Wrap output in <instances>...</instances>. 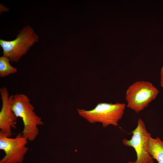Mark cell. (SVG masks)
I'll use <instances>...</instances> for the list:
<instances>
[{
    "label": "cell",
    "mask_w": 163,
    "mask_h": 163,
    "mask_svg": "<svg viewBox=\"0 0 163 163\" xmlns=\"http://www.w3.org/2000/svg\"><path fill=\"white\" fill-rule=\"evenodd\" d=\"M160 84L161 86L163 89V65L162 66L161 70Z\"/></svg>",
    "instance_id": "cell-10"
},
{
    "label": "cell",
    "mask_w": 163,
    "mask_h": 163,
    "mask_svg": "<svg viewBox=\"0 0 163 163\" xmlns=\"http://www.w3.org/2000/svg\"><path fill=\"white\" fill-rule=\"evenodd\" d=\"M149 153L153 158L158 163H163V141L157 137L153 139L150 137L147 144Z\"/></svg>",
    "instance_id": "cell-8"
},
{
    "label": "cell",
    "mask_w": 163,
    "mask_h": 163,
    "mask_svg": "<svg viewBox=\"0 0 163 163\" xmlns=\"http://www.w3.org/2000/svg\"><path fill=\"white\" fill-rule=\"evenodd\" d=\"M12 108L17 117L22 119L24 129L21 133L23 136L28 141L34 140L39 133L38 126L43 125L44 123L34 112V107L29 97L22 94L13 95Z\"/></svg>",
    "instance_id": "cell-1"
},
{
    "label": "cell",
    "mask_w": 163,
    "mask_h": 163,
    "mask_svg": "<svg viewBox=\"0 0 163 163\" xmlns=\"http://www.w3.org/2000/svg\"><path fill=\"white\" fill-rule=\"evenodd\" d=\"M2 105L0 112V132L10 137L12 129L17 127V117L12 108L13 95H10L7 88L5 87L0 88Z\"/></svg>",
    "instance_id": "cell-7"
},
{
    "label": "cell",
    "mask_w": 163,
    "mask_h": 163,
    "mask_svg": "<svg viewBox=\"0 0 163 163\" xmlns=\"http://www.w3.org/2000/svg\"><path fill=\"white\" fill-rule=\"evenodd\" d=\"M10 62V59L7 57L3 56L0 57V77H5L17 72V69L12 66Z\"/></svg>",
    "instance_id": "cell-9"
},
{
    "label": "cell",
    "mask_w": 163,
    "mask_h": 163,
    "mask_svg": "<svg viewBox=\"0 0 163 163\" xmlns=\"http://www.w3.org/2000/svg\"><path fill=\"white\" fill-rule=\"evenodd\" d=\"M125 107L124 103H100L92 110L77 108V110L79 115L88 122L92 123H100L104 128H106L110 125H118Z\"/></svg>",
    "instance_id": "cell-2"
},
{
    "label": "cell",
    "mask_w": 163,
    "mask_h": 163,
    "mask_svg": "<svg viewBox=\"0 0 163 163\" xmlns=\"http://www.w3.org/2000/svg\"><path fill=\"white\" fill-rule=\"evenodd\" d=\"M8 11V8L5 7L2 4H0V12L7 11Z\"/></svg>",
    "instance_id": "cell-11"
},
{
    "label": "cell",
    "mask_w": 163,
    "mask_h": 163,
    "mask_svg": "<svg viewBox=\"0 0 163 163\" xmlns=\"http://www.w3.org/2000/svg\"><path fill=\"white\" fill-rule=\"evenodd\" d=\"M39 40L38 35L33 28L29 25L25 26L19 31L13 40H0L3 56L9 58L11 62H18Z\"/></svg>",
    "instance_id": "cell-3"
},
{
    "label": "cell",
    "mask_w": 163,
    "mask_h": 163,
    "mask_svg": "<svg viewBox=\"0 0 163 163\" xmlns=\"http://www.w3.org/2000/svg\"><path fill=\"white\" fill-rule=\"evenodd\" d=\"M159 91L148 81H137L127 89V107L138 113L147 107L157 96Z\"/></svg>",
    "instance_id": "cell-4"
},
{
    "label": "cell",
    "mask_w": 163,
    "mask_h": 163,
    "mask_svg": "<svg viewBox=\"0 0 163 163\" xmlns=\"http://www.w3.org/2000/svg\"><path fill=\"white\" fill-rule=\"evenodd\" d=\"M137 126L132 132L133 136L130 139H124L123 144L134 148L137 155L135 161H128V163H154L153 158L149 155L147 144L151 134L147 131L145 124L140 118L138 120Z\"/></svg>",
    "instance_id": "cell-6"
},
{
    "label": "cell",
    "mask_w": 163,
    "mask_h": 163,
    "mask_svg": "<svg viewBox=\"0 0 163 163\" xmlns=\"http://www.w3.org/2000/svg\"><path fill=\"white\" fill-rule=\"evenodd\" d=\"M28 141L21 133L11 138L0 132V149L5 153L0 163H22L29 150Z\"/></svg>",
    "instance_id": "cell-5"
}]
</instances>
